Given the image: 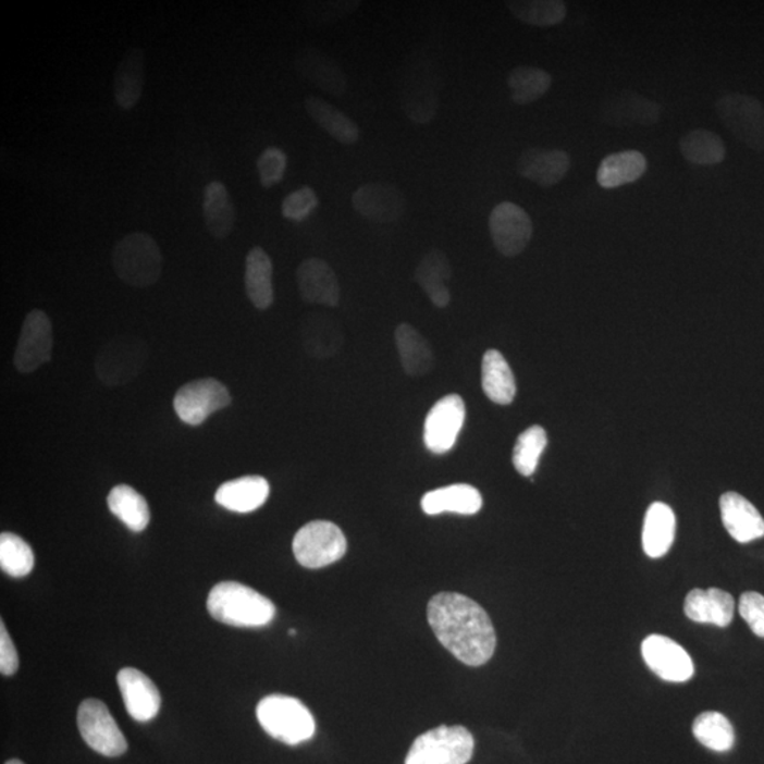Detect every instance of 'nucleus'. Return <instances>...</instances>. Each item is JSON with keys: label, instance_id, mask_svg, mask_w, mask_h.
Masks as SVG:
<instances>
[{"label": "nucleus", "instance_id": "7c9ffc66", "mask_svg": "<svg viewBox=\"0 0 764 764\" xmlns=\"http://www.w3.org/2000/svg\"><path fill=\"white\" fill-rule=\"evenodd\" d=\"M481 386L494 404L508 405L516 398V379L502 353L485 352L481 361Z\"/></svg>", "mask_w": 764, "mask_h": 764}, {"label": "nucleus", "instance_id": "7ed1b4c3", "mask_svg": "<svg viewBox=\"0 0 764 764\" xmlns=\"http://www.w3.org/2000/svg\"><path fill=\"white\" fill-rule=\"evenodd\" d=\"M112 267L126 285L145 289L162 276L163 255L149 234L131 233L118 241L113 248Z\"/></svg>", "mask_w": 764, "mask_h": 764}, {"label": "nucleus", "instance_id": "423d86ee", "mask_svg": "<svg viewBox=\"0 0 764 764\" xmlns=\"http://www.w3.org/2000/svg\"><path fill=\"white\" fill-rule=\"evenodd\" d=\"M149 347L138 337H116L108 342L96 357V374L107 386L125 385L144 370Z\"/></svg>", "mask_w": 764, "mask_h": 764}, {"label": "nucleus", "instance_id": "39448f33", "mask_svg": "<svg viewBox=\"0 0 764 764\" xmlns=\"http://www.w3.org/2000/svg\"><path fill=\"white\" fill-rule=\"evenodd\" d=\"M473 752V735L464 726H439L415 739L405 764H467Z\"/></svg>", "mask_w": 764, "mask_h": 764}, {"label": "nucleus", "instance_id": "2eb2a0df", "mask_svg": "<svg viewBox=\"0 0 764 764\" xmlns=\"http://www.w3.org/2000/svg\"><path fill=\"white\" fill-rule=\"evenodd\" d=\"M354 209L374 223H395L404 215L407 200L395 186L386 183H368L353 195Z\"/></svg>", "mask_w": 764, "mask_h": 764}, {"label": "nucleus", "instance_id": "58836bf2", "mask_svg": "<svg viewBox=\"0 0 764 764\" xmlns=\"http://www.w3.org/2000/svg\"><path fill=\"white\" fill-rule=\"evenodd\" d=\"M507 83L513 101L518 106H527L545 96L551 88L552 77L545 70L520 65L508 74Z\"/></svg>", "mask_w": 764, "mask_h": 764}, {"label": "nucleus", "instance_id": "aec40b11", "mask_svg": "<svg viewBox=\"0 0 764 764\" xmlns=\"http://www.w3.org/2000/svg\"><path fill=\"white\" fill-rule=\"evenodd\" d=\"M722 522L729 535L740 544L764 537V520L757 508L743 495L729 492L719 502Z\"/></svg>", "mask_w": 764, "mask_h": 764}, {"label": "nucleus", "instance_id": "09e8293b", "mask_svg": "<svg viewBox=\"0 0 764 764\" xmlns=\"http://www.w3.org/2000/svg\"><path fill=\"white\" fill-rule=\"evenodd\" d=\"M7 764H25V763L17 761V759H13V761H9Z\"/></svg>", "mask_w": 764, "mask_h": 764}, {"label": "nucleus", "instance_id": "6ab92c4d", "mask_svg": "<svg viewBox=\"0 0 764 764\" xmlns=\"http://www.w3.org/2000/svg\"><path fill=\"white\" fill-rule=\"evenodd\" d=\"M295 67L301 78L330 96L342 97L347 91L346 74L336 61L323 51L305 47L296 54Z\"/></svg>", "mask_w": 764, "mask_h": 764}, {"label": "nucleus", "instance_id": "b1692460", "mask_svg": "<svg viewBox=\"0 0 764 764\" xmlns=\"http://www.w3.org/2000/svg\"><path fill=\"white\" fill-rule=\"evenodd\" d=\"M483 506V497L478 489L470 484H452L447 488L432 490L423 495L421 507L428 516L443 513L473 516Z\"/></svg>", "mask_w": 764, "mask_h": 764}, {"label": "nucleus", "instance_id": "4be33fe9", "mask_svg": "<svg viewBox=\"0 0 764 764\" xmlns=\"http://www.w3.org/2000/svg\"><path fill=\"white\" fill-rule=\"evenodd\" d=\"M683 611L692 621L726 627L734 619L735 599L732 594L716 588L706 591L693 589L688 593Z\"/></svg>", "mask_w": 764, "mask_h": 764}, {"label": "nucleus", "instance_id": "4468645a", "mask_svg": "<svg viewBox=\"0 0 764 764\" xmlns=\"http://www.w3.org/2000/svg\"><path fill=\"white\" fill-rule=\"evenodd\" d=\"M641 653L651 671L664 681L686 682L693 676L691 655L668 637L649 636L641 644Z\"/></svg>", "mask_w": 764, "mask_h": 764}, {"label": "nucleus", "instance_id": "dca6fc26", "mask_svg": "<svg viewBox=\"0 0 764 764\" xmlns=\"http://www.w3.org/2000/svg\"><path fill=\"white\" fill-rule=\"evenodd\" d=\"M662 116V107L631 91L608 97L601 107V120L616 127L651 126Z\"/></svg>", "mask_w": 764, "mask_h": 764}, {"label": "nucleus", "instance_id": "a211bd4d", "mask_svg": "<svg viewBox=\"0 0 764 764\" xmlns=\"http://www.w3.org/2000/svg\"><path fill=\"white\" fill-rule=\"evenodd\" d=\"M118 687L124 698L127 714L138 722H149L159 714L162 697L152 679L136 668H122L118 673Z\"/></svg>", "mask_w": 764, "mask_h": 764}, {"label": "nucleus", "instance_id": "412c9836", "mask_svg": "<svg viewBox=\"0 0 764 764\" xmlns=\"http://www.w3.org/2000/svg\"><path fill=\"white\" fill-rule=\"evenodd\" d=\"M569 168V155L558 149H528L517 163L518 174L541 187L558 184L568 174Z\"/></svg>", "mask_w": 764, "mask_h": 764}, {"label": "nucleus", "instance_id": "f704fd0d", "mask_svg": "<svg viewBox=\"0 0 764 764\" xmlns=\"http://www.w3.org/2000/svg\"><path fill=\"white\" fill-rule=\"evenodd\" d=\"M403 107L407 115L417 124H429L438 112L436 87L429 75L412 74L404 79Z\"/></svg>", "mask_w": 764, "mask_h": 764}, {"label": "nucleus", "instance_id": "a878e982", "mask_svg": "<svg viewBox=\"0 0 764 764\" xmlns=\"http://www.w3.org/2000/svg\"><path fill=\"white\" fill-rule=\"evenodd\" d=\"M452 278L449 259L439 249L429 251L415 271V281L422 287L432 304L439 309L451 305V291L447 282Z\"/></svg>", "mask_w": 764, "mask_h": 764}, {"label": "nucleus", "instance_id": "ea45409f", "mask_svg": "<svg viewBox=\"0 0 764 764\" xmlns=\"http://www.w3.org/2000/svg\"><path fill=\"white\" fill-rule=\"evenodd\" d=\"M507 8L518 21L537 27L559 25L566 17L565 3L559 0H517L508 2Z\"/></svg>", "mask_w": 764, "mask_h": 764}, {"label": "nucleus", "instance_id": "bb28decb", "mask_svg": "<svg viewBox=\"0 0 764 764\" xmlns=\"http://www.w3.org/2000/svg\"><path fill=\"white\" fill-rule=\"evenodd\" d=\"M401 366L410 377L429 374L435 367V354L431 344L408 323H401L395 330Z\"/></svg>", "mask_w": 764, "mask_h": 764}, {"label": "nucleus", "instance_id": "4c0bfd02", "mask_svg": "<svg viewBox=\"0 0 764 764\" xmlns=\"http://www.w3.org/2000/svg\"><path fill=\"white\" fill-rule=\"evenodd\" d=\"M692 732L698 742L714 752H728L735 744L732 724L719 712H704L693 720Z\"/></svg>", "mask_w": 764, "mask_h": 764}, {"label": "nucleus", "instance_id": "2f4dec72", "mask_svg": "<svg viewBox=\"0 0 764 764\" xmlns=\"http://www.w3.org/2000/svg\"><path fill=\"white\" fill-rule=\"evenodd\" d=\"M305 350L315 358H328L337 354L343 344V334L328 315L310 313L301 323Z\"/></svg>", "mask_w": 764, "mask_h": 764}, {"label": "nucleus", "instance_id": "473e14b6", "mask_svg": "<svg viewBox=\"0 0 764 764\" xmlns=\"http://www.w3.org/2000/svg\"><path fill=\"white\" fill-rule=\"evenodd\" d=\"M305 110L315 124L322 127L325 134L332 136L340 144L354 145L360 140V127L324 99L315 96L306 97Z\"/></svg>", "mask_w": 764, "mask_h": 764}, {"label": "nucleus", "instance_id": "c03bdc74", "mask_svg": "<svg viewBox=\"0 0 764 764\" xmlns=\"http://www.w3.org/2000/svg\"><path fill=\"white\" fill-rule=\"evenodd\" d=\"M318 206L319 198L316 196L313 188L304 186L291 193L283 200L282 215L286 220L294 221V223H301V221L308 219Z\"/></svg>", "mask_w": 764, "mask_h": 764}, {"label": "nucleus", "instance_id": "9b49d317", "mask_svg": "<svg viewBox=\"0 0 764 764\" xmlns=\"http://www.w3.org/2000/svg\"><path fill=\"white\" fill-rule=\"evenodd\" d=\"M77 724L84 742L102 756L116 757L126 752L125 736L103 702L84 701L78 707Z\"/></svg>", "mask_w": 764, "mask_h": 764}, {"label": "nucleus", "instance_id": "c756f323", "mask_svg": "<svg viewBox=\"0 0 764 764\" xmlns=\"http://www.w3.org/2000/svg\"><path fill=\"white\" fill-rule=\"evenodd\" d=\"M202 217L211 237L224 239L233 233L235 226V207L230 193L221 182L207 184L202 200Z\"/></svg>", "mask_w": 764, "mask_h": 764}, {"label": "nucleus", "instance_id": "6e6552de", "mask_svg": "<svg viewBox=\"0 0 764 764\" xmlns=\"http://www.w3.org/2000/svg\"><path fill=\"white\" fill-rule=\"evenodd\" d=\"M722 124L740 141L756 152H764V107L759 99L743 94H728L716 102Z\"/></svg>", "mask_w": 764, "mask_h": 764}, {"label": "nucleus", "instance_id": "f03ea898", "mask_svg": "<svg viewBox=\"0 0 764 764\" xmlns=\"http://www.w3.org/2000/svg\"><path fill=\"white\" fill-rule=\"evenodd\" d=\"M207 608L215 620L234 627H263L276 615L275 605L267 596L238 582L215 584Z\"/></svg>", "mask_w": 764, "mask_h": 764}, {"label": "nucleus", "instance_id": "e433bc0d", "mask_svg": "<svg viewBox=\"0 0 764 764\" xmlns=\"http://www.w3.org/2000/svg\"><path fill=\"white\" fill-rule=\"evenodd\" d=\"M683 158L697 167H715L724 162L726 148L724 140L715 132L693 130L679 140Z\"/></svg>", "mask_w": 764, "mask_h": 764}, {"label": "nucleus", "instance_id": "c85d7f7f", "mask_svg": "<svg viewBox=\"0 0 764 764\" xmlns=\"http://www.w3.org/2000/svg\"><path fill=\"white\" fill-rule=\"evenodd\" d=\"M676 514L664 503H654L648 509L643 527V549L650 558H662L671 549L676 538Z\"/></svg>", "mask_w": 764, "mask_h": 764}, {"label": "nucleus", "instance_id": "5701e85b", "mask_svg": "<svg viewBox=\"0 0 764 764\" xmlns=\"http://www.w3.org/2000/svg\"><path fill=\"white\" fill-rule=\"evenodd\" d=\"M269 497V483L262 476L225 481L215 492V502L230 512L247 514L261 508Z\"/></svg>", "mask_w": 764, "mask_h": 764}, {"label": "nucleus", "instance_id": "ddd939ff", "mask_svg": "<svg viewBox=\"0 0 764 764\" xmlns=\"http://www.w3.org/2000/svg\"><path fill=\"white\" fill-rule=\"evenodd\" d=\"M489 230L500 254L508 258L517 257L532 238L531 217L520 206L503 201L490 214Z\"/></svg>", "mask_w": 764, "mask_h": 764}, {"label": "nucleus", "instance_id": "f8f14e48", "mask_svg": "<svg viewBox=\"0 0 764 764\" xmlns=\"http://www.w3.org/2000/svg\"><path fill=\"white\" fill-rule=\"evenodd\" d=\"M466 417L465 401L460 395L443 396L429 410L424 419L423 441L435 455L451 452L464 428Z\"/></svg>", "mask_w": 764, "mask_h": 764}, {"label": "nucleus", "instance_id": "37998d69", "mask_svg": "<svg viewBox=\"0 0 764 764\" xmlns=\"http://www.w3.org/2000/svg\"><path fill=\"white\" fill-rule=\"evenodd\" d=\"M360 2H305L301 9L306 19L315 25H330L356 12Z\"/></svg>", "mask_w": 764, "mask_h": 764}, {"label": "nucleus", "instance_id": "79ce46f5", "mask_svg": "<svg viewBox=\"0 0 764 764\" xmlns=\"http://www.w3.org/2000/svg\"><path fill=\"white\" fill-rule=\"evenodd\" d=\"M0 566L3 572L13 578H23L30 574L35 566V554L23 538L2 532L0 535Z\"/></svg>", "mask_w": 764, "mask_h": 764}, {"label": "nucleus", "instance_id": "f3484780", "mask_svg": "<svg viewBox=\"0 0 764 764\" xmlns=\"http://www.w3.org/2000/svg\"><path fill=\"white\" fill-rule=\"evenodd\" d=\"M297 287L306 304L337 308L340 285L336 273L320 258H308L296 271Z\"/></svg>", "mask_w": 764, "mask_h": 764}, {"label": "nucleus", "instance_id": "1a4fd4ad", "mask_svg": "<svg viewBox=\"0 0 764 764\" xmlns=\"http://www.w3.org/2000/svg\"><path fill=\"white\" fill-rule=\"evenodd\" d=\"M231 394L223 382L215 379H200L187 382L178 389L173 399V408L184 423L200 427L217 410L230 407Z\"/></svg>", "mask_w": 764, "mask_h": 764}, {"label": "nucleus", "instance_id": "a18cd8bd", "mask_svg": "<svg viewBox=\"0 0 764 764\" xmlns=\"http://www.w3.org/2000/svg\"><path fill=\"white\" fill-rule=\"evenodd\" d=\"M287 168V156L280 148L263 150L257 160L259 181L263 188H271L282 182Z\"/></svg>", "mask_w": 764, "mask_h": 764}, {"label": "nucleus", "instance_id": "20e7f679", "mask_svg": "<svg viewBox=\"0 0 764 764\" xmlns=\"http://www.w3.org/2000/svg\"><path fill=\"white\" fill-rule=\"evenodd\" d=\"M257 718L268 735L291 747L313 738L316 730L313 715L304 702L287 695L263 698Z\"/></svg>", "mask_w": 764, "mask_h": 764}, {"label": "nucleus", "instance_id": "49530a36", "mask_svg": "<svg viewBox=\"0 0 764 764\" xmlns=\"http://www.w3.org/2000/svg\"><path fill=\"white\" fill-rule=\"evenodd\" d=\"M739 613L757 637L764 639V596L757 592H747L740 596Z\"/></svg>", "mask_w": 764, "mask_h": 764}, {"label": "nucleus", "instance_id": "72a5a7b5", "mask_svg": "<svg viewBox=\"0 0 764 764\" xmlns=\"http://www.w3.org/2000/svg\"><path fill=\"white\" fill-rule=\"evenodd\" d=\"M645 170H648V159L639 150L608 155L599 164L597 183L606 190H612L639 181L644 176Z\"/></svg>", "mask_w": 764, "mask_h": 764}, {"label": "nucleus", "instance_id": "0eeeda50", "mask_svg": "<svg viewBox=\"0 0 764 764\" xmlns=\"http://www.w3.org/2000/svg\"><path fill=\"white\" fill-rule=\"evenodd\" d=\"M292 549L297 563L305 568L319 569L346 555L347 540L336 523L311 521L296 532Z\"/></svg>", "mask_w": 764, "mask_h": 764}, {"label": "nucleus", "instance_id": "f257e3e1", "mask_svg": "<svg viewBox=\"0 0 764 764\" xmlns=\"http://www.w3.org/2000/svg\"><path fill=\"white\" fill-rule=\"evenodd\" d=\"M428 621L443 648L459 662L480 667L493 657L495 630L484 608L459 593L443 592L431 599Z\"/></svg>", "mask_w": 764, "mask_h": 764}, {"label": "nucleus", "instance_id": "c9c22d12", "mask_svg": "<svg viewBox=\"0 0 764 764\" xmlns=\"http://www.w3.org/2000/svg\"><path fill=\"white\" fill-rule=\"evenodd\" d=\"M108 508L131 531L141 532L150 522V509L144 495L127 484H118L108 494Z\"/></svg>", "mask_w": 764, "mask_h": 764}, {"label": "nucleus", "instance_id": "9d476101", "mask_svg": "<svg viewBox=\"0 0 764 764\" xmlns=\"http://www.w3.org/2000/svg\"><path fill=\"white\" fill-rule=\"evenodd\" d=\"M53 343V324L46 311H28L14 350V368L22 374H32L39 370L51 360Z\"/></svg>", "mask_w": 764, "mask_h": 764}, {"label": "nucleus", "instance_id": "a19ab883", "mask_svg": "<svg viewBox=\"0 0 764 764\" xmlns=\"http://www.w3.org/2000/svg\"><path fill=\"white\" fill-rule=\"evenodd\" d=\"M549 438L540 424L528 428L518 436L513 451V465L521 476L530 478L535 473L540 457L544 453Z\"/></svg>", "mask_w": 764, "mask_h": 764}, {"label": "nucleus", "instance_id": "de8ad7c7", "mask_svg": "<svg viewBox=\"0 0 764 764\" xmlns=\"http://www.w3.org/2000/svg\"><path fill=\"white\" fill-rule=\"evenodd\" d=\"M19 668L17 651L14 649L4 623H0V673L3 676H13Z\"/></svg>", "mask_w": 764, "mask_h": 764}, {"label": "nucleus", "instance_id": "cd10ccee", "mask_svg": "<svg viewBox=\"0 0 764 764\" xmlns=\"http://www.w3.org/2000/svg\"><path fill=\"white\" fill-rule=\"evenodd\" d=\"M272 275V261L266 249L254 247L245 259V292L258 310L271 308L275 300Z\"/></svg>", "mask_w": 764, "mask_h": 764}, {"label": "nucleus", "instance_id": "393cba45", "mask_svg": "<svg viewBox=\"0 0 764 764\" xmlns=\"http://www.w3.org/2000/svg\"><path fill=\"white\" fill-rule=\"evenodd\" d=\"M145 85V51L135 47L126 51L113 75L116 106L130 111L140 101Z\"/></svg>", "mask_w": 764, "mask_h": 764}]
</instances>
